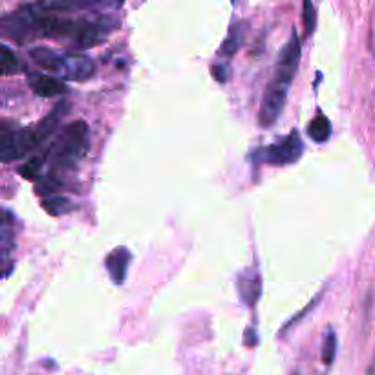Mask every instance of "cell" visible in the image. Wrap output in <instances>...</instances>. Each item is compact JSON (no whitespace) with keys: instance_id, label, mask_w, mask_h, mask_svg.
Returning a JSON list of instances; mask_svg holds the SVG:
<instances>
[{"instance_id":"cell-1","label":"cell","mask_w":375,"mask_h":375,"mask_svg":"<svg viewBox=\"0 0 375 375\" xmlns=\"http://www.w3.org/2000/svg\"><path fill=\"white\" fill-rule=\"evenodd\" d=\"M301 39H298V31L293 28L291 37L280 50L279 62H276V70L273 79L267 84L266 92H264L262 105H260V116L258 121L264 127H271L276 119L280 118L286 101H288L289 88H291L293 77L298 70V62H301Z\"/></svg>"},{"instance_id":"cell-2","label":"cell","mask_w":375,"mask_h":375,"mask_svg":"<svg viewBox=\"0 0 375 375\" xmlns=\"http://www.w3.org/2000/svg\"><path fill=\"white\" fill-rule=\"evenodd\" d=\"M31 61L43 70L61 77L62 81L83 83L96 74V62L84 53H57L50 48H33L30 52Z\"/></svg>"},{"instance_id":"cell-3","label":"cell","mask_w":375,"mask_h":375,"mask_svg":"<svg viewBox=\"0 0 375 375\" xmlns=\"http://www.w3.org/2000/svg\"><path fill=\"white\" fill-rule=\"evenodd\" d=\"M90 149V128L84 121H74L66 125L57 138L50 152V163H52V174L74 170L79 163L83 162Z\"/></svg>"},{"instance_id":"cell-4","label":"cell","mask_w":375,"mask_h":375,"mask_svg":"<svg viewBox=\"0 0 375 375\" xmlns=\"http://www.w3.org/2000/svg\"><path fill=\"white\" fill-rule=\"evenodd\" d=\"M302 152H304V143H302V138L297 130H293L291 134L286 135L279 143H273L266 147V149L258 150L260 159L264 163H269V165L275 167H286L298 162Z\"/></svg>"},{"instance_id":"cell-5","label":"cell","mask_w":375,"mask_h":375,"mask_svg":"<svg viewBox=\"0 0 375 375\" xmlns=\"http://www.w3.org/2000/svg\"><path fill=\"white\" fill-rule=\"evenodd\" d=\"M39 147L33 128H4L2 130V159L13 162L26 157Z\"/></svg>"},{"instance_id":"cell-6","label":"cell","mask_w":375,"mask_h":375,"mask_svg":"<svg viewBox=\"0 0 375 375\" xmlns=\"http://www.w3.org/2000/svg\"><path fill=\"white\" fill-rule=\"evenodd\" d=\"M48 6L59 13H70V11H108L119 9L123 0H46Z\"/></svg>"},{"instance_id":"cell-7","label":"cell","mask_w":375,"mask_h":375,"mask_svg":"<svg viewBox=\"0 0 375 375\" xmlns=\"http://www.w3.org/2000/svg\"><path fill=\"white\" fill-rule=\"evenodd\" d=\"M31 90L39 97H61L68 92V86L61 77L48 74H30L28 75Z\"/></svg>"},{"instance_id":"cell-8","label":"cell","mask_w":375,"mask_h":375,"mask_svg":"<svg viewBox=\"0 0 375 375\" xmlns=\"http://www.w3.org/2000/svg\"><path fill=\"white\" fill-rule=\"evenodd\" d=\"M132 262V254L127 247L113 249L112 253L105 258V267L108 271L110 279L113 284L121 286L128 275V267Z\"/></svg>"},{"instance_id":"cell-9","label":"cell","mask_w":375,"mask_h":375,"mask_svg":"<svg viewBox=\"0 0 375 375\" xmlns=\"http://www.w3.org/2000/svg\"><path fill=\"white\" fill-rule=\"evenodd\" d=\"M66 113H68V103H66V101H59V105L53 106L52 112H50L37 127H33V132H35V138L37 141H39V145H43L44 141L48 140L50 135L59 128V125H61Z\"/></svg>"},{"instance_id":"cell-10","label":"cell","mask_w":375,"mask_h":375,"mask_svg":"<svg viewBox=\"0 0 375 375\" xmlns=\"http://www.w3.org/2000/svg\"><path fill=\"white\" fill-rule=\"evenodd\" d=\"M238 293H240L242 301L245 302V306H254V302L260 298L262 293V284H260V276L258 273H249L244 271L238 279Z\"/></svg>"},{"instance_id":"cell-11","label":"cell","mask_w":375,"mask_h":375,"mask_svg":"<svg viewBox=\"0 0 375 375\" xmlns=\"http://www.w3.org/2000/svg\"><path fill=\"white\" fill-rule=\"evenodd\" d=\"M308 135L310 140L315 143H326L332 138V123L330 119L324 116L323 112H319L308 125Z\"/></svg>"},{"instance_id":"cell-12","label":"cell","mask_w":375,"mask_h":375,"mask_svg":"<svg viewBox=\"0 0 375 375\" xmlns=\"http://www.w3.org/2000/svg\"><path fill=\"white\" fill-rule=\"evenodd\" d=\"M242 40H244V26H242V22H233L231 30H229V35H227L225 40H223L220 53L229 59V57H233L238 50H240Z\"/></svg>"},{"instance_id":"cell-13","label":"cell","mask_w":375,"mask_h":375,"mask_svg":"<svg viewBox=\"0 0 375 375\" xmlns=\"http://www.w3.org/2000/svg\"><path fill=\"white\" fill-rule=\"evenodd\" d=\"M43 207L48 211L52 216H62V214L70 213L74 209L72 201L65 196H53V198H44Z\"/></svg>"},{"instance_id":"cell-14","label":"cell","mask_w":375,"mask_h":375,"mask_svg":"<svg viewBox=\"0 0 375 375\" xmlns=\"http://www.w3.org/2000/svg\"><path fill=\"white\" fill-rule=\"evenodd\" d=\"M43 167H44L43 157H39V156L28 157L26 163L18 169V174H21L24 179L35 181V179H39L40 174H43Z\"/></svg>"},{"instance_id":"cell-15","label":"cell","mask_w":375,"mask_h":375,"mask_svg":"<svg viewBox=\"0 0 375 375\" xmlns=\"http://www.w3.org/2000/svg\"><path fill=\"white\" fill-rule=\"evenodd\" d=\"M0 66H2V74L4 75H15L21 72V61L15 55L13 50L9 46H2V57H0Z\"/></svg>"},{"instance_id":"cell-16","label":"cell","mask_w":375,"mask_h":375,"mask_svg":"<svg viewBox=\"0 0 375 375\" xmlns=\"http://www.w3.org/2000/svg\"><path fill=\"white\" fill-rule=\"evenodd\" d=\"M337 346H339V340H337V333L333 330H328L326 337L323 340V362L326 366H332L333 361L337 357Z\"/></svg>"},{"instance_id":"cell-17","label":"cell","mask_w":375,"mask_h":375,"mask_svg":"<svg viewBox=\"0 0 375 375\" xmlns=\"http://www.w3.org/2000/svg\"><path fill=\"white\" fill-rule=\"evenodd\" d=\"M304 24L308 33H313L315 30V8L311 0H304Z\"/></svg>"},{"instance_id":"cell-18","label":"cell","mask_w":375,"mask_h":375,"mask_svg":"<svg viewBox=\"0 0 375 375\" xmlns=\"http://www.w3.org/2000/svg\"><path fill=\"white\" fill-rule=\"evenodd\" d=\"M320 295H323V293H320ZM320 295H319V297H315V298H313V301H311V302H310V306H306L304 310H302V311H301V313H298V315H297V317H293V319H291V320H289V323H288V324H286V326H284L282 333H284V332H286V330H289V328H291V326H293V324H297V323H298V320H301V319H302V317H304V315H306V313H310V311H311V310H313L315 306H317V302H319Z\"/></svg>"},{"instance_id":"cell-19","label":"cell","mask_w":375,"mask_h":375,"mask_svg":"<svg viewBox=\"0 0 375 375\" xmlns=\"http://www.w3.org/2000/svg\"><path fill=\"white\" fill-rule=\"evenodd\" d=\"M213 75L214 79L218 81V83H227V79H229V72H227L225 65H214L213 66Z\"/></svg>"},{"instance_id":"cell-20","label":"cell","mask_w":375,"mask_h":375,"mask_svg":"<svg viewBox=\"0 0 375 375\" xmlns=\"http://www.w3.org/2000/svg\"><path fill=\"white\" fill-rule=\"evenodd\" d=\"M366 375H375V361H374V364H371V366H370V368H368Z\"/></svg>"},{"instance_id":"cell-21","label":"cell","mask_w":375,"mask_h":375,"mask_svg":"<svg viewBox=\"0 0 375 375\" xmlns=\"http://www.w3.org/2000/svg\"><path fill=\"white\" fill-rule=\"evenodd\" d=\"M293 375H298V374H293Z\"/></svg>"}]
</instances>
